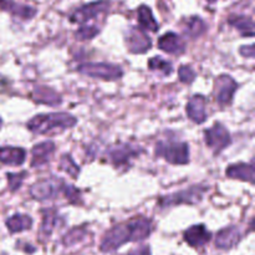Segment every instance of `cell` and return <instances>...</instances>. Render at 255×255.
<instances>
[{"label": "cell", "mask_w": 255, "mask_h": 255, "mask_svg": "<svg viewBox=\"0 0 255 255\" xmlns=\"http://www.w3.org/2000/svg\"><path fill=\"white\" fill-rule=\"evenodd\" d=\"M152 232V223L149 219L138 217L129 222L114 227L105 234L101 242V249L104 253H111L121 248L129 242H139L148 238Z\"/></svg>", "instance_id": "cell-1"}, {"label": "cell", "mask_w": 255, "mask_h": 255, "mask_svg": "<svg viewBox=\"0 0 255 255\" xmlns=\"http://www.w3.org/2000/svg\"><path fill=\"white\" fill-rule=\"evenodd\" d=\"M77 124V120L66 112L37 115L26 124V127L36 134H45L50 132H60L72 128Z\"/></svg>", "instance_id": "cell-2"}, {"label": "cell", "mask_w": 255, "mask_h": 255, "mask_svg": "<svg viewBox=\"0 0 255 255\" xmlns=\"http://www.w3.org/2000/svg\"><path fill=\"white\" fill-rule=\"evenodd\" d=\"M156 156L162 157L171 164H187L189 162V148L186 142L159 141L154 149Z\"/></svg>", "instance_id": "cell-3"}, {"label": "cell", "mask_w": 255, "mask_h": 255, "mask_svg": "<svg viewBox=\"0 0 255 255\" xmlns=\"http://www.w3.org/2000/svg\"><path fill=\"white\" fill-rule=\"evenodd\" d=\"M77 71L86 76L95 77V79L106 80V81H115L121 79L124 71L120 66L106 62H87V64L80 65Z\"/></svg>", "instance_id": "cell-4"}, {"label": "cell", "mask_w": 255, "mask_h": 255, "mask_svg": "<svg viewBox=\"0 0 255 255\" xmlns=\"http://www.w3.org/2000/svg\"><path fill=\"white\" fill-rule=\"evenodd\" d=\"M65 186L66 183L62 179L55 178V177L41 179L32 184V187L30 188V194L36 201H47V199L56 198L60 193H62Z\"/></svg>", "instance_id": "cell-5"}, {"label": "cell", "mask_w": 255, "mask_h": 255, "mask_svg": "<svg viewBox=\"0 0 255 255\" xmlns=\"http://www.w3.org/2000/svg\"><path fill=\"white\" fill-rule=\"evenodd\" d=\"M207 188L201 186H194L188 189H183V191L176 192L173 194L163 197L159 201V206L161 207H171L177 206V204H197L202 201L203 196L206 194Z\"/></svg>", "instance_id": "cell-6"}, {"label": "cell", "mask_w": 255, "mask_h": 255, "mask_svg": "<svg viewBox=\"0 0 255 255\" xmlns=\"http://www.w3.org/2000/svg\"><path fill=\"white\" fill-rule=\"evenodd\" d=\"M204 139H206L207 146L213 149L216 154L221 153L232 142L228 129L219 122H217L211 128L204 131Z\"/></svg>", "instance_id": "cell-7"}, {"label": "cell", "mask_w": 255, "mask_h": 255, "mask_svg": "<svg viewBox=\"0 0 255 255\" xmlns=\"http://www.w3.org/2000/svg\"><path fill=\"white\" fill-rule=\"evenodd\" d=\"M126 45L132 54H144L152 46V41L146 30L139 26L131 27L126 34Z\"/></svg>", "instance_id": "cell-8"}, {"label": "cell", "mask_w": 255, "mask_h": 255, "mask_svg": "<svg viewBox=\"0 0 255 255\" xmlns=\"http://www.w3.org/2000/svg\"><path fill=\"white\" fill-rule=\"evenodd\" d=\"M110 6V2L106 0H99V1L90 2V4L84 5L79 7L74 14L71 15V21L77 22V24H85L90 20L95 19L99 15L104 14Z\"/></svg>", "instance_id": "cell-9"}, {"label": "cell", "mask_w": 255, "mask_h": 255, "mask_svg": "<svg viewBox=\"0 0 255 255\" xmlns=\"http://www.w3.org/2000/svg\"><path fill=\"white\" fill-rule=\"evenodd\" d=\"M237 89H238V84L233 77H231L229 75L219 76L216 80V89H214L217 102L222 106L231 104Z\"/></svg>", "instance_id": "cell-10"}, {"label": "cell", "mask_w": 255, "mask_h": 255, "mask_svg": "<svg viewBox=\"0 0 255 255\" xmlns=\"http://www.w3.org/2000/svg\"><path fill=\"white\" fill-rule=\"evenodd\" d=\"M138 156V149L128 144L115 146L109 151V158L116 167L127 166L132 158Z\"/></svg>", "instance_id": "cell-11"}, {"label": "cell", "mask_w": 255, "mask_h": 255, "mask_svg": "<svg viewBox=\"0 0 255 255\" xmlns=\"http://www.w3.org/2000/svg\"><path fill=\"white\" fill-rule=\"evenodd\" d=\"M212 239V234L206 226L198 224V226H192L191 228L184 232V241L187 244L193 248H201L204 247Z\"/></svg>", "instance_id": "cell-12"}, {"label": "cell", "mask_w": 255, "mask_h": 255, "mask_svg": "<svg viewBox=\"0 0 255 255\" xmlns=\"http://www.w3.org/2000/svg\"><path fill=\"white\" fill-rule=\"evenodd\" d=\"M242 233L238 227H228L222 229L216 236V247L222 251H229L241 242Z\"/></svg>", "instance_id": "cell-13"}, {"label": "cell", "mask_w": 255, "mask_h": 255, "mask_svg": "<svg viewBox=\"0 0 255 255\" xmlns=\"http://www.w3.org/2000/svg\"><path fill=\"white\" fill-rule=\"evenodd\" d=\"M158 47L162 51L171 55H181L186 50V42L176 32H167L158 40Z\"/></svg>", "instance_id": "cell-14"}, {"label": "cell", "mask_w": 255, "mask_h": 255, "mask_svg": "<svg viewBox=\"0 0 255 255\" xmlns=\"http://www.w3.org/2000/svg\"><path fill=\"white\" fill-rule=\"evenodd\" d=\"M55 152V143L45 141L34 146L31 149V167H41L50 161Z\"/></svg>", "instance_id": "cell-15"}, {"label": "cell", "mask_w": 255, "mask_h": 255, "mask_svg": "<svg viewBox=\"0 0 255 255\" xmlns=\"http://www.w3.org/2000/svg\"><path fill=\"white\" fill-rule=\"evenodd\" d=\"M206 99L202 95H196L192 97L187 105V115L189 119L196 124H203L207 120L206 112Z\"/></svg>", "instance_id": "cell-16"}, {"label": "cell", "mask_w": 255, "mask_h": 255, "mask_svg": "<svg viewBox=\"0 0 255 255\" xmlns=\"http://www.w3.org/2000/svg\"><path fill=\"white\" fill-rule=\"evenodd\" d=\"M0 9L6 10L10 14L20 17V19L29 20L36 15V9L29 5L20 4L14 0H0Z\"/></svg>", "instance_id": "cell-17"}, {"label": "cell", "mask_w": 255, "mask_h": 255, "mask_svg": "<svg viewBox=\"0 0 255 255\" xmlns=\"http://www.w3.org/2000/svg\"><path fill=\"white\" fill-rule=\"evenodd\" d=\"M26 158V151L20 147H0V162L7 166H21Z\"/></svg>", "instance_id": "cell-18"}, {"label": "cell", "mask_w": 255, "mask_h": 255, "mask_svg": "<svg viewBox=\"0 0 255 255\" xmlns=\"http://www.w3.org/2000/svg\"><path fill=\"white\" fill-rule=\"evenodd\" d=\"M227 176L231 177V178L241 179V181H246L254 184L255 169L253 163L232 164V166H229V168L227 169Z\"/></svg>", "instance_id": "cell-19"}, {"label": "cell", "mask_w": 255, "mask_h": 255, "mask_svg": "<svg viewBox=\"0 0 255 255\" xmlns=\"http://www.w3.org/2000/svg\"><path fill=\"white\" fill-rule=\"evenodd\" d=\"M32 97L37 104L49 105V106H57L61 104V97L55 90L47 86H36L32 92Z\"/></svg>", "instance_id": "cell-20"}, {"label": "cell", "mask_w": 255, "mask_h": 255, "mask_svg": "<svg viewBox=\"0 0 255 255\" xmlns=\"http://www.w3.org/2000/svg\"><path fill=\"white\" fill-rule=\"evenodd\" d=\"M137 16H138V24L141 29L148 30V31L152 32H156L158 30V22L156 21L148 6L141 5L137 10Z\"/></svg>", "instance_id": "cell-21"}, {"label": "cell", "mask_w": 255, "mask_h": 255, "mask_svg": "<svg viewBox=\"0 0 255 255\" xmlns=\"http://www.w3.org/2000/svg\"><path fill=\"white\" fill-rule=\"evenodd\" d=\"M6 227L10 233H20L32 227V219L26 214H14L6 221Z\"/></svg>", "instance_id": "cell-22"}, {"label": "cell", "mask_w": 255, "mask_h": 255, "mask_svg": "<svg viewBox=\"0 0 255 255\" xmlns=\"http://www.w3.org/2000/svg\"><path fill=\"white\" fill-rule=\"evenodd\" d=\"M229 24L237 27L243 36H254V21L252 17L237 15L229 19Z\"/></svg>", "instance_id": "cell-23"}, {"label": "cell", "mask_w": 255, "mask_h": 255, "mask_svg": "<svg viewBox=\"0 0 255 255\" xmlns=\"http://www.w3.org/2000/svg\"><path fill=\"white\" fill-rule=\"evenodd\" d=\"M206 22L198 16H192L187 20L184 26V34L189 37H198L206 31Z\"/></svg>", "instance_id": "cell-24"}, {"label": "cell", "mask_w": 255, "mask_h": 255, "mask_svg": "<svg viewBox=\"0 0 255 255\" xmlns=\"http://www.w3.org/2000/svg\"><path fill=\"white\" fill-rule=\"evenodd\" d=\"M57 222V213L55 209H47L45 211L44 217H42L41 224V236L44 238H49L54 232Z\"/></svg>", "instance_id": "cell-25"}, {"label": "cell", "mask_w": 255, "mask_h": 255, "mask_svg": "<svg viewBox=\"0 0 255 255\" xmlns=\"http://www.w3.org/2000/svg\"><path fill=\"white\" fill-rule=\"evenodd\" d=\"M148 67L152 70V71L161 72L164 76H168V75L172 74L173 71V67H172V64L167 60L162 59L161 56H154L152 57L148 61Z\"/></svg>", "instance_id": "cell-26"}, {"label": "cell", "mask_w": 255, "mask_h": 255, "mask_svg": "<svg viewBox=\"0 0 255 255\" xmlns=\"http://www.w3.org/2000/svg\"><path fill=\"white\" fill-rule=\"evenodd\" d=\"M86 236V229L85 228H74L64 237L62 239V244L65 247H72L76 243L81 242Z\"/></svg>", "instance_id": "cell-27"}, {"label": "cell", "mask_w": 255, "mask_h": 255, "mask_svg": "<svg viewBox=\"0 0 255 255\" xmlns=\"http://www.w3.org/2000/svg\"><path fill=\"white\" fill-rule=\"evenodd\" d=\"M60 169H62L64 172H66L69 176H71L72 178H77L79 176L80 168L77 167V164L72 161L71 157L69 154H64L60 159Z\"/></svg>", "instance_id": "cell-28"}, {"label": "cell", "mask_w": 255, "mask_h": 255, "mask_svg": "<svg viewBox=\"0 0 255 255\" xmlns=\"http://www.w3.org/2000/svg\"><path fill=\"white\" fill-rule=\"evenodd\" d=\"M99 32L100 30L97 29V26H94V25H91V26H87L86 25V26H85V25H82V26L75 32V36L79 40H91L94 39Z\"/></svg>", "instance_id": "cell-29"}, {"label": "cell", "mask_w": 255, "mask_h": 255, "mask_svg": "<svg viewBox=\"0 0 255 255\" xmlns=\"http://www.w3.org/2000/svg\"><path fill=\"white\" fill-rule=\"evenodd\" d=\"M178 76L183 84H192L196 80V72L191 66H181L178 70Z\"/></svg>", "instance_id": "cell-30"}, {"label": "cell", "mask_w": 255, "mask_h": 255, "mask_svg": "<svg viewBox=\"0 0 255 255\" xmlns=\"http://www.w3.org/2000/svg\"><path fill=\"white\" fill-rule=\"evenodd\" d=\"M25 172H21V173H7V182H9V188L10 191H16V189L20 188L22 181H24Z\"/></svg>", "instance_id": "cell-31"}, {"label": "cell", "mask_w": 255, "mask_h": 255, "mask_svg": "<svg viewBox=\"0 0 255 255\" xmlns=\"http://www.w3.org/2000/svg\"><path fill=\"white\" fill-rule=\"evenodd\" d=\"M64 193H65V197H66L70 202H72V203H76V202H79L80 192L77 191L76 188H74L72 186L66 184L64 188Z\"/></svg>", "instance_id": "cell-32"}, {"label": "cell", "mask_w": 255, "mask_h": 255, "mask_svg": "<svg viewBox=\"0 0 255 255\" xmlns=\"http://www.w3.org/2000/svg\"><path fill=\"white\" fill-rule=\"evenodd\" d=\"M241 54L244 57H248V59H253L255 51H254V45H248V46H242L241 47Z\"/></svg>", "instance_id": "cell-33"}, {"label": "cell", "mask_w": 255, "mask_h": 255, "mask_svg": "<svg viewBox=\"0 0 255 255\" xmlns=\"http://www.w3.org/2000/svg\"><path fill=\"white\" fill-rule=\"evenodd\" d=\"M128 255H151V249L148 246H142L129 252Z\"/></svg>", "instance_id": "cell-34"}, {"label": "cell", "mask_w": 255, "mask_h": 255, "mask_svg": "<svg viewBox=\"0 0 255 255\" xmlns=\"http://www.w3.org/2000/svg\"><path fill=\"white\" fill-rule=\"evenodd\" d=\"M1 124H2V121H1V119H0V127H1Z\"/></svg>", "instance_id": "cell-35"}, {"label": "cell", "mask_w": 255, "mask_h": 255, "mask_svg": "<svg viewBox=\"0 0 255 255\" xmlns=\"http://www.w3.org/2000/svg\"><path fill=\"white\" fill-rule=\"evenodd\" d=\"M208 1H211V2H214V1H216V0H208Z\"/></svg>", "instance_id": "cell-36"}]
</instances>
